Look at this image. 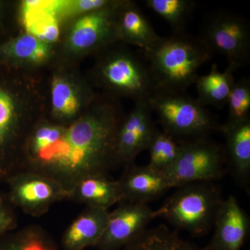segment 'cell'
Here are the masks:
<instances>
[{
	"instance_id": "cell-1",
	"label": "cell",
	"mask_w": 250,
	"mask_h": 250,
	"mask_svg": "<svg viewBox=\"0 0 250 250\" xmlns=\"http://www.w3.org/2000/svg\"><path fill=\"white\" fill-rule=\"evenodd\" d=\"M119 126L113 110L101 108L62 129L56 142L35 153L36 159L46 171L68 181L104 175L118 160Z\"/></svg>"
},
{
	"instance_id": "cell-2",
	"label": "cell",
	"mask_w": 250,
	"mask_h": 250,
	"mask_svg": "<svg viewBox=\"0 0 250 250\" xmlns=\"http://www.w3.org/2000/svg\"><path fill=\"white\" fill-rule=\"evenodd\" d=\"M144 52L157 90L176 93H185L195 83L199 69L213 55L201 38L185 32L160 37Z\"/></svg>"
},
{
	"instance_id": "cell-3",
	"label": "cell",
	"mask_w": 250,
	"mask_h": 250,
	"mask_svg": "<svg viewBox=\"0 0 250 250\" xmlns=\"http://www.w3.org/2000/svg\"><path fill=\"white\" fill-rule=\"evenodd\" d=\"M223 200L218 187L211 182L187 184L177 188L155 210L156 218L165 219L177 229L192 236H205L214 225Z\"/></svg>"
},
{
	"instance_id": "cell-4",
	"label": "cell",
	"mask_w": 250,
	"mask_h": 250,
	"mask_svg": "<svg viewBox=\"0 0 250 250\" xmlns=\"http://www.w3.org/2000/svg\"><path fill=\"white\" fill-rule=\"evenodd\" d=\"M163 130L182 141L207 137L216 129L213 115L185 93L157 90L149 100Z\"/></svg>"
},
{
	"instance_id": "cell-5",
	"label": "cell",
	"mask_w": 250,
	"mask_h": 250,
	"mask_svg": "<svg viewBox=\"0 0 250 250\" xmlns=\"http://www.w3.org/2000/svg\"><path fill=\"white\" fill-rule=\"evenodd\" d=\"M227 162L225 149L208 137L181 141L177 160L164 172L171 187L212 182L223 177Z\"/></svg>"
},
{
	"instance_id": "cell-6",
	"label": "cell",
	"mask_w": 250,
	"mask_h": 250,
	"mask_svg": "<svg viewBox=\"0 0 250 250\" xmlns=\"http://www.w3.org/2000/svg\"><path fill=\"white\" fill-rule=\"evenodd\" d=\"M200 37L213 53L224 56L233 70L249 62L250 26L240 15L228 10L210 13L202 24Z\"/></svg>"
},
{
	"instance_id": "cell-7",
	"label": "cell",
	"mask_w": 250,
	"mask_h": 250,
	"mask_svg": "<svg viewBox=\"0 0 250 250\" xmlns=\"http://www.w3.org/2000/svg\"><path fill=\"white\" fill-rule=\"evenodd\" d=\"M106 85L134 99L136 103L149 101L157 86L147 61L128 52L108 58L100 68Z\"/></svg>"
},
{
	"instance_id": "cell-8",
	"label": "cell",
	"mask_w": 250,
	"mask_h": 250,
	"mask_svg": "<svg viewBox=\"0 0 250 250\" xmlns=\"http://www.w3.org/2000/svg\"><path fill=\"white\" fill-rule=\"evenodd\" d=\"M156 218L148 204L129 202L108 214L104 233L98 246L101 250H116L126 246L147 229Z\"/></svg>"
},
{
	"instance_id": "cell-9",
	"label": "cell",
	"mask_w": 250,
	"mask_h": 250,
	"mask_svg": "<svg viewBox=\"0 0 250 250\" xmlns=\"http://www.w3.org/2000/svg\"><path fill=\"white\" fill-rule=\"evenodd\" d=\"M149 101L136 103L133 111L118 128V161L131 164L140 152L147 149L156 128Z\"/></svg>"
},
{
	"instance_id": "cell-10",
	"label": "cell",
	"mask_w": 250,
	"mask_h": 250,
	"mask_svg": "<svg viewBox=\"0 0 250 250\" xmlns=\"http://www.w3.org/2000/svg\"><path fill=\"white\" fill-rule=\"evenodd\" d=\"M215 233L205 250H241L250 233V218L233 195L223 200L215 217Z\"/></svg>"
},
{
	"instance_id": "cell-11",
	"label": "cell",
	"mask_w": 250,
	"mask_h": 250,
	"mask_svg": "<svg viewBox=\"0 0 250 250\" xmlns=\"http://www.w3.org/2000/svg\"><path fill=\"white\" fill-rule=\"evenodd\" d=\"M118 8L113 3L107 7L88 13L81 18L70 33V47L76 51L85 50L107 41L113 33H117L115 15Z\"/></svg>"
},
{
	"instance_id": "cell-12",
	"label": "cell",
	"mask_w": 250,
	"mask_h": 250,
	"mask_svg": "<svg viewBox=\"0 0 250 250\" xmlns=\"http://www.w3.org/2000/svg\"><path fill=\"white\" fill-rule=\"evenodd\" d=\"M119 182L122 199L148 204L165 193L171 186L165 174L149 166H131Z\"/></svg>"
},
{
	"instance_id": "cell-13",
	"label": "cell",
	"mask_w": 250,
	"mask_h": 250,
	"mask_svg": "<svg viewBox=\"0 0 250 250\" xmlns=\"http://www.w3.org/2000/svg\"><path fill=\"white\" fill-rule=\"evenodd\" d=\"M226 139L225 156L237 181L248 188L250 178V118L241 123L222 125Z\"/></svg>"
},
{
	"instance_id": "cell-14",
	"label": "cell",
	"mask_w": 250,
	"mask_h": 250,
	"mask_svg": "<svg viewBox=\"0 0 250 250\" xmlns=\"http://www.w3.org/2000/svg\"><path fill=\"white\" fill-rule=\"evenodd\" d=\"M108 214L104 208L90 207L67 230L64 238L67 249L82 250L98 245L106 228Z\"/></svg>"
},
{
	"instance_id": "cell-15",
	"label": "cell",
	"mask_w": 250,
	"mask_h": 250,
	"mask_svg": "<svg viewBox=\"0 0 250 250\" xmlns=\"http://www.w3.org/2000/svg\"><path fill=\"white\" fill-rule=\"evenodd\" d=\"M21 13L27 34L48 44L59 39V19L51 8V1H24Z\"/></svg>"
},
{
	"instance_id": "cell-16",
	"label": "cell",
	"mask_w": 250,
	"mask_h": 250,
	"mask_svg": "<svg viewBox=\"0 0 250 250\" xmlns=\"http://www.w3.org/2000/svg\"><path fill=\"white\" fill-rule=\"evenodd\" d=\"M117 34L129 43L147 52L160 39L142 11L133 3H126L117 23Z\"/></svg>"
},
{
	"instance_id": "cell-17",
	"label": "cell",
	"mask_w": 250,
	"mask_h": 250,
	"mask_svg": "<svg viewBox=\"0 0 250 250\" xmlns=\"http://www.w3.org/2000/svg\"><path fill=\"white\" fill-rule=\"evenodd\" d=\"M235 71L228 66L225 71L220 72L216 65H213L208 74L199 77L195 82L198 95L197 100L204 106L209 105L223 107L228 104L229 97L236 83L233 75Z\"/></svg>"
},
{
	"instance_id": "cell-18",
	"label": "cell",
	"mask_w": 250,
	"mask_h": 250,
	"mask_svg": "<svg viewBox=\"0 0 250 250\" xmlns=\"http://www.w3.org/2000/svg\"><path fill=\"white\" fill-rule=\"evenodd\" d=\"M125 250H205L186 241L164 225L147 229L125 247Z\"/></svg>"
},
{
	"instance_id": "cell-19",
	"label": "cell",
	"mask_w": 250,
	"mask_h": 250,
	"mask_svg": "<svg viewBox=\"0 0 250 250\" xmlns=\"http://www.w3.org/2000/svg\"><path fill=\"white\" fill-rule=\"evenodd\" d=\"M49 53L48 44L29 34L0 43V60L4 62L24 60L40 62L48 57Z\"/></svg>"
},
{
	"instance_id": "cell-20",
	"label": "cell",
	"mask_w": 250,
	"mask_h": 250,
	"mask_svg": "<svg viewBox=\"0 0 250 250\" xmlns=\"http://www.w3.org/2000/svg\"><path fill=\"white\" fill-rule=\"evenodd\" d=\"M79 192L81 197L91 207L104 209L122 200L119 182L108 180L103 174L82 179Z\"/></svg>"
},
{
	"instance_id": "cell-21",
	"label": "cell",
	"mask_w": 250,
	"mask_h": 250,
	"mask_svg": "<svg viewBox=\"0 0 250 250\" xmlns=\"http://www.w3.org/2000/svg\"><path fill=\"white\" fill-rule=\"evenodd\" d=\"M55 188L51 182L41 178L15 181L11 198L19 205L36 207L52 201L55 197Z\"/></svg>"
},
{
	"instance_id": "cell-22",
	"label": "cell",
	"mask_w": 250,
	"mask_h": 250,
	"mask_svg": "<svg viewBox=\"0 0 250 250\" xmlns=\"http://www.w3.org/2000/svg\"><path fill=\"white\" fill-rule=\"evenodd\" d=\"M181 143L166 131L156 129L147 149L149 152L148 166L159 172H166L178 157Z\"/></svg>"
},
{
	"instance_id": "cell-23",
	"label": "cell",
	"mask_w": 250,
	"mask_h": 250,
	"mask_svg": "<svg viewBox=\"0 0 250 250\" xmlns=\"http://www.w3.org/2000/svg\"><path fill=\"white\" fill-rule=\"evenodd\" d=\"M149 9L168 22L174 34L184 33L195 9L191 0H146Z\"/></svg>"
},
{
	"instance_id": "cell-24",
	"label": "cell",
	"mask_w": 250,
	"mask_h": 250,
	"mask_svg": "<svg viewBox=\"0 0 250 250\" xmlns=\"http://www.w3.org/2000/svg\"><path fill=\"white\" fill-rule=\"evenodd\" d=\"M229 116L227 124L241 123L250 119V82L249 79H242L235 83L228 104Z\"/></svg>"
},
{
	"instance_id": "cell-25",
	"label": "cell",
	"mask_w": 250,
	"mask_h": 250,
	"mask_svg": "<svg viewBox=\"0 0 250 250\" xmlns=\"http://www.w3.org/2000/svg\"><path fill=\"white\" fill-rule=\"evenodd\" d=\"M52 103L59 116H73L80 107L78 98L71 85L62 79H54L52 85Z\"/></svg>"
},
{
	"instance_id": "cell-26",
	"label": "cell",
	"mask_w": 250,
	"mask_h": 250,
	"mask_svg": "<svg viewBox=\"0 0 250 250\" xmlns=\"http://www.w3.org/2000/svg\"><path fill=\"white\" fill-rule=\"evenodd\" d=\"M113 3L106 0L51 1V7L58 19L78 14H88L107 7Z\"/></svg>"
},
{
	"instance_id": "cell-27",
	"label": "cell",
	"mask_w": 250,
	"mask_h": 250,
	"mask_svg": "<svg viewBox=\"0 0 250 250\" xmlns=\"http://www.w3.org/2000/svg\"><path fill=\"white\" fill-rule=\"evenodd\" d=\"M1 238L0 250H54L48 243L34 235Z\"/></svg>"
},
{
	"instance_id": "cell-28",
	"label": "cell",
	"mask_w": 250,
	"mask_h": 250,
	"mask_svg": "<svg viewBox=\"0 0 250 250\" xmlns=\"http://www.w3.org/2000/svg\"><path fill=\"white\" fill-rule=\"evenodd\" d=\"M62 128L58 126H42L36 131L33 141L34 154L49 147L58 140L62 132Z\"/></svg>"
},
{
	"instance_id": "cell-29",
	"label": "cell",
	"mask_w": 250,
	"mask_h": 250,
	"mask_svg": "<svg viewBox=\"0 0 250 250\" xmlns=\"http://www.w3.org/2000/svg\"><path fill=\"white\" fill-rule=\"evenodd\" d=\"M14 216L4 199L0 196V238L12 228Z\"/></svg>"
},
{
	"instance_id": "cell-30",
	"label": "cell",
	"mask_w": 250,
	"mask_h": 250,
	"mask_svg": "<svg viewBox=\"0 0 250 250\" xmlns=\"http://www.w3.org/2000/svg\"><path fill=\"white\" fill-rule=\"evenodd\" d=\"M3 9V4L0 1V16H1V10Z\"/></svg>"
},
{
	"instance_id": "cell-31",
	"label": "cell",
	"mask_w": 250,
	"mask_h": 250,
	"mask_svg": "<svg viewBox=\"0 0 250 250\" xmlns=\"http://www.w3.org/2000/svg\"><path fill=\"white\" fill-rule=\"evenodd\" d=\"M1 174H0V178H1Z\"/></svg>"
}]
</instances>
